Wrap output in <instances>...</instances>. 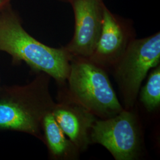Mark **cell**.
I'll use <instances>...</instances> for the list:
<instances>
[{"mask_svg": "<svg viewBox=\"0 0 160 160\" xmlns=\"http://www.w3.org/2000/svg\"><path fill=\"white\" fill-rule=\"evenodd\" d=\"M0 51L10 54L16 62L24 61L32 68L46 73L59 84H65L71 55L66 49L51 48L36 40L7 7L0 14Z\"/></svg>", "mask_w": 160, "mask_h": 160, "instance_id": "obj_1", "label": "cell"}, {"mask_svg": "<svg viewBox=\"0 0 160 160\" xmlns=\"http://www.w3.org/2000/svg\"><path fill=\"white\" fill-rule=\"evenodd\" d=\"M49 75L41 74L29 85L16 89V96L0 99V129L24 132L42 139V123L55 103L49 92Z\"/></svg>", "mask_w": 160, "mask_h": 160, "instance_id": "obj_2", "label": "cell"}, {"mask_svg": "<svg viewBox=\"0 0 160 160\" xmlns=\"http://www.w3.org/2000/svg\"><path fill=\"white\" fill-rule=\"evenodd\" d=\"M67 81L71 96L96 118H110L124 109L106 70L88 58L72 57Z\"/></svg>", "mask_w": 160, "mask_h": 160, "instance_id": "obj_3", "label": "cell"}, {"mask_svg": "<svg viewBox=\"0 0 160 160\" xmlns=\"http://www.w3.org/2000/svg\"><path fill=\"white\" fill-rule=\"evenodd\" d=\"M160 34L131 41L112 67L120 90L124 109L134 108L143 80L151 69L160 65Z\"/></svg>", "mask_w": 160, "mask_h": 160, "instance_id": "obj_4", "label": "cell"}, {"mask_svg": "<svg viewBox=\"0 0 160 160\" xmlns=\"http://www.w3.org/2000/svg\"><path fill=\"white\" fill-rule=\"evenodd\" d=\"M90 141L103 145L116 160H137L142 145L137 116L132 109H124L112 118L96 119L92 126Z\"/></svg>", "mask_w": 160, "mask_h": 160, "instance_id": "obj_5", "label": "cell"}, {"mask_svg": "<svg viewBox=\"0 0 160 160\" xmlns=\"http://www.w3.org/2000/svg\"><path fill=\"white\" fill-rule=\"evenodd\" d=\"M59 96V102L52 110L53 116L66 136L80 152L84 151L91 144L90 132L96 116L71 97L67 88Z\"/></svg>", "mask_w": 160, "mask_h": 160, "instance_id": "obj_6", "label": "cell"}, {"mask_svg": "<svg viewBox=\"0 0 160 160\" xmlns=\"http://www.w3.org/2000/svg\"><path fill=\"white\" fill-rule=\"evenodd\" d=\"M75 12L74 36L66 49L72 57L88 59L94 52L102 30L97 0H77Z\"/></svg>", "mask_w": 160, "mask_h": 160, "instance_id": "obj_7", "label": "cell"}, {"mask_svg": "<svg viewBox=\"0 0 160 160\" xmlns=\"http://www.w3.org/2000/svg\"><path fill=\"white\" fill-rule=\"evenodd\" d=\"M128 45L125 30L104 10L100 35L94 52L88 59L105 70L110 69L122 56Z\"/></svg>", "mask_w": 160, "mask_h": 160, "instance_id": "obj_8", "label": "cell"}, {"mask_svg": "<svg viewBox=\"0 0 160 160\" xmlns=\"http://www.w3.org/2000/svg\"><path fill=\"white\" fill-rule=\"evenodd\" d=\"M42 129L44 132L49 152L54 159L74 160L78 158L80 150L64 133L55 119L52 110L43 117Z\"/></svg>", "mask_w": 160, "mask_h": 160, "instance_id": "obj_9", "label": "cell"}, {"mask_svg": "<svg viewBox=\"0 0 160 160\" xmlns=\"http://www.w3.org/2000/svg\"><path fill=\"white\" fill-rule=\"evenodd\" d=\"M140 100L149 112H152L160 105V67H155L140 94Z\"/></svg>", "mask_w": 160, "mask_h": 160, "instance_id": "obj_10", "label": "cell"}, {"mask_svg": "<svg viewBox=\"0 0 160 160\" xmlns=\"http://www.w3.org/2000/svg\"><path fill=\"white\" fill-rule=\"evenodd\" d=\"M10 1V0H0V12L6 8L8 5Z\"/></svg>", "mask_w": 160, "mask_h": 160, "instance_id": "obj_11", "label": "cell"}]
</instances>
